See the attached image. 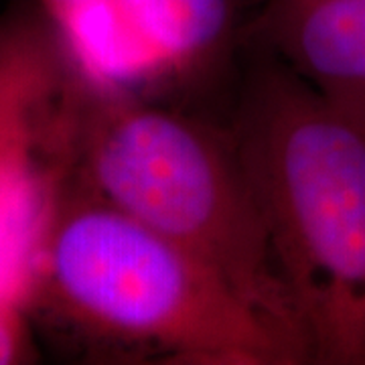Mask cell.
<instances>
[{"mask_svg": "<svg viewBox=\"0 0 365 365\" xmlns=\"http://www.w3.org/2000/svg\"><path fill=\"white\" fill-rule=\"evenodd\" d=\"M61 57L57 128L67 179L207 264L311 364L299 309L230 126L104 88L63 49Z\"/></svg>", "mask_w": 365, "mask_h": 365, "instance_id": "2", "label": "cell"}, {"mask_svg": "<svg viewBox=\"0 0 365 365\" xmlns=\"http://www.w3.org/2000/svg\"><path fill=\"white\" fill-rule=\"evenodd\" d=\"M230 130L311 364L365 365V130L264 51Z\"/></svg>", "mask_w": 365, "mask_h": 365, "instance_id": "3", "label": "cell"}, {"mask_svg": "<svg viewBox=\"0 0 365 365\" xmlns=\"http://www.w3.org/2000/svg\"><path fill=\"white\" fill-rule=\"evenodd\" d=\"M264 0H71L47 23L91 81L153 98L215 73ZM155 100V98H153Z\"/></svg>", "mask_w": 365, "mask_h": 365, "instance_id": "4", "label": "cell"}, {"mask_svg": "<svg viewBox=\"0 0 365 365\" xmlns=\"http://www.w3.org/2000/svg\"><path fill=\"white\" fill-rule=\"evenodd\" d=\"M246 43L365 130V0H264Z\"/></svg>", "mask_w": 365, "mask_h": 365, "instance_id": "5", "label": "cell"}, {"mask_svg": "<svg viewBox=\"0 0 365 365\" xmlns=\"http://www.w3.org/2000/svg\"><path fill=\"white\" fill-rule=\"evenodd\" d=\"M35 329L19 302L0 297V365L39 361Z\"/></svg>", "mask_w": 365, "mask_h": 365, "instance_id": "6", "label": "cell"}, {"mask_svg": "<svg viewBox=\"0 0 365 365\" xmlns=\"http://www.w3.org/2000/svg\"><path fill=\"white\" fill-rule=\"evenodd\" d=\"M19 302L35 335L78 357L307 364L207 264L69 179L31 248Z\"/></svg>", "mask_w": 365, "mask_h": 365, "instance_id": "1", "label": "cell"}]
</instances>
